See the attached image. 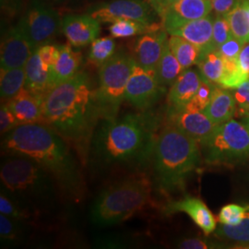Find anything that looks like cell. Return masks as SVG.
Listing matches in <instances>:
<instances>
[{"label":"cell","mask_w":249,"mask_h":249,"mask_svg":"<svg viewBox=\"0 0 249 249\" xmlns=\"http://www.w3.org/2000/svg\"><path fill=\"white\" fill-rule=\"evenodd\" d=\"M203 112L216 125L232 119L236 115L237 106L231 89H225L217 85L214 88L208 107Z\"/></svg>","instance_id":"7402d4cb"},{"label":"cell","mask_w":249,"mask_h":249,"mask_svg":"<svg viewBox=\"0 0 249 249\" xmlns=\"http://www.w3.org/2000/svg\"><path fill=\"white\" fill-rule=\"evenodd\" d=\"M212 2L216 15H226L240 3L241 0H213Z\"/></svg>","instance_id":"b9f144b4"},{"label":"cell","mask_w":249,"mask_h":249,"mask_svg":"<svg viewBox=\"0 0 249 249\" xmlns=\"http://www.w3.org/2000/svg\"><path fill=\"white\" fill-rule=\"evenodd\" d=\"M179 0H148L147 2L151 6V8L155 10L156 14L160 15L169 8L171 5L175 4Z\"/></svg>","instance_id":"ee69618b"},{"label":"cell","mask_w":249,"mask_h":249,"mask_svg":"<svg viewBox=\"0 0 249 249\" xmlns=\"http://www.w3.org/2000/svg\"><path fill=\"white\" fill-rule=\"evenodd\" d=\"M245 45L246 44L241 42L240 40L236 39L234 36H231L228 41L218 48V51L223 56V60L237 59Z\"/></svg>","instance_id":"f35d334b"},{"label":"cell","mask_w":249,"mask_h":249,"mask_svg":"<svg viewBox=\"0 0 249 249\" xmlns=\"http://www.w3.org/2000/svg\"><path fill=\"white\" fill-rule=\"evenodd\" d=\"M21 7V0H1V8L6 14L14 16Z\"/></svg>","instance_id":"f6af8a7d"},{"label":"cell","mask_w":249,"mask_h":249,"mask_svg":"<svg viewBox=\"0 0 249 249\" xmlns=\"http://www.w3.org/2000/svg\"><path fill=\"white\" fill-rule=\"evenodd\" d=\"M147 1H148V0H147Z\"/></svg>","instance_id":"f5cc1de1"},{"label":"cell","mask_w":249,"mask_h":249,"mask_svg":"<svg viewBox=\"0 0 249 249\" xmlns=\"http://www.w3.org/2000/svg\"><path fill=\"white\" fill-rule=\"evenodd\" d=\"M43 64L49 70H52L60 55V45L45 44L37 48Z\"/></svg>","instance_id":"ab89813d"},{"label":"cell","mask_w":249,"mask_h":249,"mask_svg":"<svg viewBox=\"0 0 249 249\" xmlns=\"http://www.w3.org/2000/svg\"><path fill=\"white\" fill-rule=\"evenodd\" d=\"M247 115H249V109L247 111V112H246V114H245L243 116H247ZM243 116H242V117H243Z\"/></svg>","instance_id":"f907efd6"},{"label":"cell","mask_w":249,"mask_h":249,"mask_svg":"<svg viewBox=\"0 0 249 249\" xmlns=\"http://www.w3.org/2000/svg\"><path fill=\"white\" fill-rule=\"evenodd\" d=\"M225 16L229 21L232 36L240 40L244 44H249V17L242 0L234 9H231Z\"/></svg>","instance_id":"1f68e13d"},{"label":"cell","mask_w":249,"mask_h":249,"mask_svg":"<svg viewBox=\"0 0 249 249\" xmlns=\"http://www.w3.org/2000/svg\"><path fill=\"white\" fill-rule=\"evenodd\" d=\"M24 69L26 75L24 88L38 96L45 97L54 87V84L51 70L47 69L42 62L37 48L28 59Z\"/></svg>","instance_id":"44dd1931"},{"label":"cell","mask_w":249,"mask_h":249,"mask_svg":"<svg viewBox=\"0 0 249 249\" xmlns=\"http://www.w3.org/2000/svg\"><path fill=\"white\" fill-rule=\"evenodd\" d=\"M238 64L243 75L247 80H249V44L245 45L239 53Z\"/></svg>","instance_id":"7bdbcfd3"},{"label":"cell","mask_w":249,"mask_h":249,"mask_svg":"<svg viewBox=\"0 0 249 249\" xmlns=\"http://www.w3.org/2000/svg\"><path fill=\"white\" fill-rule=\"evenodd\" d=\"M196 66L202 80L219 86L224 71V62L218 49L201 53Z\"/></svg>","instance_id":"cb8c5ba5"},{"label":"cell","mask_w":249,"mask_h":249,"mask_svg":"<svg viewBox=\"0 0 249 249\" xmlns=\"http://www.w3.org/2000/svg\"><path fill=\"white\" fill-rule=\"evenodd\" d=\"M116 53V42L111 37L96 38L89 48L88 59L92 65L100 68Z\"/></svg>","instance_id":"d6a6232c"},{"label":"cell","mask_w":249,"mask_h":249,"mask_svg":"<svg viewBox=\"0 0 249 249\" xmlns=\"http://www.w3.org/2000/svg\"><path fill=\"white\" fill-rule=\"evenodd\" d=\"M232 36L229 21L225 15H216L213 22V45L216 49Z\"/></svg>","instance_id":"d590c367"},{"label":"cell","mask_w":249,"mask_h":249,"mask_svg":"<svg viewBox=\"0 0 249 249\" xmlns=\"http://www.w3.org/2000/svg\"><path fill=\"white\" fill-rule=\"evenodd\" d=\"M16 25L35 48H38L49 44L58 35L62 18L50 3L32 0Z\"/></svg>","instance_id":"9c48e42d"},{"label":"cell","mask_w":249,"mask_h":249,"mask_svg":"<svg viewBox=\"0 0 249 249\" xmlns=\"http://www.w3.org/2000/svg\"><path fill=\"white\" fill-rule=\"evenodd\" d=\"M160 122L151 110L101 119L89 146L90 164L104 169H142L151 160Z\"/></svg>","instance_id":"6da1fadb"},{"label":"cell","mask_w":249,"mask_h":249,"mask_svg":"<svg viewBox=\"0 0 249 249\" xmlns=\"http://www.w3.org/2000/svg\"><path fill=\"white\" fill-rule=\"evenodd\" d=\"M224 244L218 243L210 238H187L178 243V248L183 249H224Z\"/></svg>","instance_id":"8d00e7d4"},{"label":"cell","mask_w":249,"mask_h":249,"mask_svg":"<svg viewBox=\"0 0 249 249\" xmlns=\"http://www.w3.org/2000/svg\"><path fill=\"white\" fill-rule=\"evenodd\" d=\"M202 158L210 165L233 166L249 160V129L233 118L215 126L199 144Z\"/></svg>","instance_id":"52a82bcc"},{"label":"cell","mask_w":249,"mask_h":249,"mask_svg":"<svg viewBox=\"0 0 249 249\" xmlns=\"http://www.w3.org/2000/svg\"><path fill=\"white\" fill-rule=\"evenodd\" d=\"M217 85L210 83L206 80H202L199 88L197 89L194 97L190 100L187 105L185 111L187 112H203L205 108L208 107L213 93L214 88Z\"/></svg>","instance_id":"836d02e7"},{"label":"cell","mask_w":249,"mask_h":249,"mask_svg":"<svg viewBox=\"0 0 249 249\" xmlns=\"http://www.w3.org/2000/svg\"><path fill=\"white\" fill-rule=\"evenodd\" d=\"M44 1H45V2H48V3H50V4H52V3H53V4H56V0H44Z\"/></svg>","instance_id":"681fc988"},{"label":"cell","mask_w":249,"mask_h":249,"mask_svg":"<svg viewBox=\"0 0 249 249\" xmlns=\"http://www.w3.org/2000/svg\"><path fill=\"white\" fill-rule=\"evenodd\" d=\"M168 43L171 51L178 58L184 70L191 68L193 65H196L201 52L196 45L178 36H171L168 39Z\"/></svg>","instance_id":"4316f807"},{"label":"cell","mask_w":249,"mask_h":249,"mask_svg":"<svg viewBox=\"0 0 249 249\" xmlns=\"http://www.w3.org/2000/svg\"><path fill=\"white\" fill-rule=\"evenodd\" d=\"M25 69H1L0 71V96L1 102L7 103L17 95L25 86Z\"/></svg>","instance_id":"484cf974"},{"label":"cell","mask_w":249,"mask_h":249,"mask_svg":"<svg viewBox=\"0 0 249 249\" xmlns=\"http://www.w3.org/2000/svg\"><path fill=\"white\" fill-rule=\"evenodd\" d=\"M4 154H18L37 162L55 180L57 186L74 201L84 194L80 164L69 142L44 123L19 124L2 141Z\"/></svg>","instance_id":"3957f363"},{"label":"cell","mask_w":249,"mask_h":249,"mask_svg":"<svg viewBox=\"0 0 249 249\" xmlns=\"http://www.w3.org/2000/svg\"><path fill=\"white\" fill-rule=\"evenodd\" d=\"M135 64L133 55L119 51L99 68L95 94L101 119H114L118 116Z\"/></svg>","instance_id":"ba28073f"},{"label":"cell","mask_w":249,"mask_h":249,"mask_svg":"<svg viewBox=\"0 0 249 249\" xmlns=\"http://www.w3.org/2000/svg\"><path fill=\"white\" fill-rule=\"evenodd\" d=\"M214 18L209 14L204 18L189 21L174 31L170 36L183 37L198 47L201 53L216 49L213 45Z\"/></svg>","instance_id":"ffe728a7"},{"label":"cell","mask_w":249,"mask_h":249,"mask_svg":"<svg viewBox=\"0 0 249 249\" xmlns=\"http://www.w3.org/2000/svg\"><path fill=\"white\" fill-rule=\"evenodd\" d=\"M201 81L202 78L199 72L190 68L184 70L178 80L170 87L167 95V115L185 110L187 104L196 94Z\"/></svg>","instance_id":"e0dca14e"},{"label":"cell","mask_w":249,"mask_h":249,"mask_svg":"<svg viewBox=\"0 0 249 249\" xmlns=\"http://www.w3.org/2000/svg\"><path fill=\"white\" fill-rule=\"evenodd\" d=\"M211 1H213V0H211Z\"/></svg>","instance_id":"816d5d0a"},{"label":"cell","mask_w":249,"mask_h":249,"mask_svg":"<svg viewBox=\"0 0 249 249\" xmlns=\"http://www.w3.org/2000/svg\"><path fill=\"white\" fill-rule=\"evenodd\" d=\"M1 163L2 188L36 216L55 210L56 182L35 160L18 154H5Z\"/></svg>","instance_id":"5b68a950"},{"label":"cell","mask_w":249,"mask_h":249,"mask_svg":"<svg viewBox=\"0 0 249 249\" xmlns=\"http://www.w3.org/2000/svg\"><path fill=\"white\" fill-rule=\"evenodd\" d=\"M247 211L246 204H229L222 208L218 220L222 224L238 225L243 221Z\"/></svg>","instance_id":"e575fe53"},{"label":"cell","mask_w":249,"mask_h":249,"mask_svg":"<svg viewBox=\"0 0 249 249\" xmlns=\"http://www.w3.org/2000/svg\"><path fill=\"white\" fill-rule=\"evenodd\" d=\"M212 10L211 0H179L160 15V24L171 35L187 22L208 16Z\"/></svg>","instance_id":"7c38bea8"},{"label":"cell","mask_w":249,"mask_h":249,"mask_svg":"<svg viewBox=\"0 0 249 249\" xmlns=\"http://www.w3.org/2000/svg\"><path fill=\"white\" fill-rule=\"evenodd\" d=\"M163 213L165 215L185 213L206 235L211 234L216 230L217 223L213 214L207 205L197 197L187 196L179 200L171 201L164 206Z\"/></svg>","instance_id":"2e32d148"},{"label":"cell","mask_w":249,"mask_h":249,"mask_svg":"<svg viewBox=\"0 0 249 249\" xmlns=\"http://www.w3.org/2000/svg\"><path fill=\"white\" fill-rule=\"evenodd\" d=\"M63 35L70 45L80 48L90 45L98 38L101 26L96 18L86 14H66L62 17Z\"/></svg>","instance_id":"5bb4252c"},{"label":"cell","mask_w":249,"mask_h":249,"mask_svg":"<svg viewBox=\"0 0 249 249\" xmlns=\"http://www.w3.org/2000/svg\"><path fill=\"white\" fill-rule=\"evenodd\" d=\"M154 12L155 10L147 1L114 0L93 6L87 13L100 23H113L118 19H133L152 24L155 23Z\"/></svg>","instance_id":"8fae6325"},{"label":"cell","mask_w":249,"mask_h":249,"mask_svg":"<svg viewBox=\"0 0 249 249\" xmlns=\"http://www.w3.org/2000/svg\"><path fill=\"white\" fill-rule=\"evenodd\" d=\"M26 223L0 214V238L2 245H16L24 239Z\"/></svg>","instance_id":"4dcf8cb0"},{"label":"cell","mask_w":249,"mask_h":249,"mask_svg":"<svg viewBox=\"0 0 249 249\" xmlns=\"http://www.w3.org/2000/svg\"><path fill=\"white\" fill-rule=\"evenodd\" d=\"M152 182L144 172H135L105 188L91 207L92 223L111 226L124 222L150 201Z\"/></svg>","instance_id":"8992f818"},{"label":"cell","mask_w":249,"mask_h":249,"mask_svg":"<svg viewBox=\"0 0 249 249\" xmlns=\"http://www.w3.org/2000/svg\"><path fill=\"white\" fill-rule=\"evenodd\" d=\"M243 221L238 225L222 224L216 229L215 235L221 239L231 241L241 246H249V204Z\"/></svg>","instance_id":"f1b7e54d"},{"label":"cell","mask_w":249,"mask_h":249,"mask_svg":"<svg viewBox=\"0 0 249 249\" xmlns=\"http://www.w3.org/2000/svg\"><path fill=\"white\" fill-rule=\"evenodd\" d=\"M167 122L176 125L198 144L204 142L216 126L204 112H187L185 110L168 114Z\"/></svg>","instance_id":"d6986e66"},{"label":"cell","mask_w":249,"mask_h":249,"mask_svg":"<svg viewBox=\"0 0 249 249\" xmlns=\"http://www.w3.org/2000/svg\"><path fill=\"white\" fill-rule=\"evenodd\" d=\"M0 213L25 223L34 220L36 216V214L31 212L24 205L21 204L18 199L10 195L7 190L2 187L0 194Z\"/></svg>","instance_id":"f546056e"},{"label":"cell","mask_w":249,"mask_h":249,"mask_svg":"<svg viewBox=\"0 0 249 249\" xmlns=\"http://www.w3.org/2000/svg\"><path fill=\"white\" fill-rule=\"evenodd\" d=\"M242 2L244 4V7H245V9L247 10V13H248L249 17V0H242Z\"/></svg>","instance_id":"c3c4849f"},{"label":"cell","mask_w":249,"mask_h":249,"mask_svg":"<svg viewBox=\"0 0 249 249\" xmlns=\"http://www.w3.org/2000/svg\"><path fill=\"white\" fill-rule=\"evenodd\" d=\"M201 159L199 144L167 122L158 134L151 156L154 186L164 195L184 189Z\"/></svg>","instance_id":"277c9868"},{"label":"cell","mask_w":249,"mask_h":249,"mask_svg":"<svg viewBox=\"0 0 249 249\" xmlns=\"http://www.w3.org/2000/svg\"><path fill=\"white\" fill-rule=\"evenodd\" d=\"M80 0H56V4H60V5H71L73 3H76Z\"/></svg>","instance_id":"bcb514c9"},{"label":"cell","mask_w":249,"mask_h":249,"mask_svg":"<svg viewBox=\"0 0 249 249\" xmlns=\"http://www.w3.org/2000/svg\"><path fill=\"white\" fill-rule=\"evenodd\" d=\"M158 80L165 89L170 88L184 71L183 67L170 49L169 43L164 46L160 61L156 68Z\"/></svg>","instance_id":"d4e9b609"},{"label":"cell","mask_w":249,"mask_h":249,"mask_svg":"<svg viewBox=\"0 0 249 249\" xmlns=\"http://www.w3.org/2000/svg\"><path fill=\"white\" fill-rule=\"evenodd\" d=\"M44 99L23 88L6 104L18 124H36L43 123L44 120Z\"/></svg>","instance_id":"ac0fdd59"},{"label":"cell","mask_w":249,"mask_h":249,"mask_svg":"<svg viewBox=\"0 0 249 249\" xmlns=\"http://www.w3.org/2000/svg\"><path fill=\"white\" fill-rule=\"evenodd\" d=\"M161 24L152 23L146 24L142 21L133 19H118L111 23L109 32L113 38H127L132 36H142L144 34L161 29Z\"/></svg>","instance_id":"83f0119b"},{"label":"cell","mask_w":249,"mask_h":249,"mask_svg":"<svg viewBox=\"0 0 249 249\" xmlns=\"http://www.w3.org/2000/svg\"><path fill=\"white\" fill-rule=\"evenodd\" d=\"M18 124V120L16 119L11 110L7 106L6 103H1L0 108V132L1 135L4 136L15 127H17Z\"/></svg>","instance_id":"60d3db41"},{"label":"cell","mask_w":249,"mask_h":249,"mask_svg":"<svg viewBox=\"0 0 249 249\" xmlns=\"http://www.w3.org/2000/svg\"><path fill=\"white\" fill-rule=\"evenodd\" d=\"M36 49L17 25L10 27L1 40V69L9 70L24 67Z\"/></svg>","instance_id":"4fadbf2b"},{"label":"cell","mask_w":249,"mask_h":249,"mask_svg":"<svg viewBox=\"0 0 249 249\" xmlns=\"http://www.w3.org/2000/svg\"><path fill=\"white\" fill-rule=\"evenodd\" d=\"M241 121L246 124V126L249 129V115L241 117Z\"/></svg>","instance_id":"7dc6e473"},{"label":"cell","mask_w":249,"mask_h":249,"mask_svg":"<svg viewBox=\"0 0 249 249\" xmlns=\"http://www.w3.org/2000/svg\"><path fill=\"white\" fill-rule=\"evenodd\" d=\"M166 89L161 86L155 70L144 69L136 63L126 85L124 100L140 112L149 111Z\"/></svg>","instance_id":"30bf717a"},{"label":"cell","mask_w":249,"mask_h":249,"mask_svg":"<svg viewBox=\"0 0 249 249\" xmlns=\"http://www.w3.org/2000/svg\"><path fill=\"white\" fill-rule=\"evenodd\" d=\"M167 32L161 28L139 37L134 45L133 57L136 63L148 70H156L167 44Z\"/></svg>","instance_id":"9a60e30c"},{"label":"cell","mask_w":249,"mask_h":249,"mask_svg":"<svg viewBox=\"0 0 249 249\" xmlns=\"http://www.w3.org/2000/svg\"><path fill=\"white\" fill-rule=\"evenodd\" d=\"M236 101L238 116L242 117L249 109V80H246L237 88L231 89Z\"/></svg>","instance_id":"74e56055"},{"label":"cell","mask_w":249,"mask_h":249,"mask_svg":"<svg viewBox=\"0 0 249 249\" xmlns=\"http://www.w3.org/2000/svg\"><path fill=\"white\" fill-rule=\"evenodd\" d=\"M100 120L95 89L86 72H79L54 86L44 99L43 123L71 144L83 164L89 158L91 139Z\"/></svg>","instance_id":"7a4b0ae2"},{"label":"cell","mask_w":249,"mask_h":249,"mask_svg":"<svg viewBox=\"0 0 249 249\" xmlns=\"http://www.w3.org/2000/svg\"><path fill=\"white\" fill-rule=\"evenodd\" d=\"M82 63V54L73 48L72 45H60V55L51 72L54 86L71 80L76 76Z\"/></svg>","instance_id":"603a6c76"}]
</instances>
